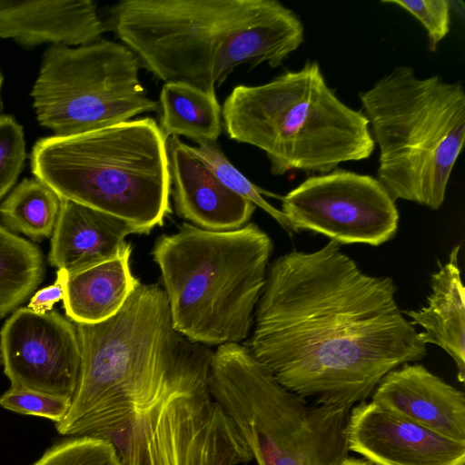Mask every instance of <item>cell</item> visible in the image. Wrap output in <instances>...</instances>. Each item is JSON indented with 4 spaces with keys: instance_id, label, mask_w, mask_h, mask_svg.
Here are the masks:
<instances>
[{
    "instance_id": "24",
    "label": "cell",
    "mask_w": 465,
    "mask_h": 465,
    "mask_svg": "<svg viewBox=\"0 0 465 465\" xmlns=\"http://www.w3.org/2000/svg\"><path fill=\"white\" fill-rule=\"evenodd\" d=\"M34 465H122V462L110 441L83 435L54 445Z\"/></svg>"
},
{
    "instance_id": "17",
    "label": "cell",
    "mask_w": 465,
    "mask_h": 465,
    "mask_svg": "<svg viewBox=\"0 0 465 465\" xmlns=\"http://www.w3.org/2000/svg\"><path fill=\"white\" fill-rule=\"evenodd\" d=\"M133 233L140 234L128 223L62 198L48 260L70 275L120 255L131 246L125 237Z\"/></svg>"
},
{
    "instance_id": "23",
    "label": "cell",
    "mask_w": 465,
    "mask_h": 465,
    "mask_svg": "<svg viewBox=\"0 0 465 465\" xmlns=\"http://www.w3.org/2000/svg\"><path fill=\"white\" fill-rule=\"evenodd\" d=\"M198 146L188 148L228 189L247 199L272 216L287 232L292 233L290 223L282 211L270 204L262 196L268 194L245 177L225 156L216 142H198Z\"/></svg>"
},
{
    "instance_id": "5",
    "label": "cell",
    "mask_w": 465,
    "mask_h": 465,
    "mask_svg": "<svg viewBox=\"0 0 465 465\" xmlns=\"http://www.w3.org/2000/svg\"><path fill=\"white\" fill-rule=\"evenodd\" d=\"M273 244L253 223L213 232L183 223L152 251L174 330L202 345L246 339L266 282Z\"/></svg>"
},
{
    "instance_id": "2",
    "label": "cell",
    "mask_w": 465,
    "mask_h": 465,
    "mask_svg": "<svg viewBox=\"0 0 465 465\" xmlns=\"http://www.w3.org/2000/svg\"><path fill=\"white\" fill-rule=\"evenodd\" d=\"M108 26L154 78L211 96L237 66L278 67L304 40L301 19L276 0H124Z\"/></svg>"
},
{
    "instance_id": "27",
    "label": "cell",
    "mask_w": 465,
    "mask_h": 465,
    "mask_svg": "<svg viewBox=\"0 0 465 465\" xmlns=\"http://www.w3.org/2000/svg\"><path fill=\"white\" fill-rule=\"evenodd\" d=\"M396 5L414 16L425 28L431 51L450 32V3L448 0H384Z\"/></svg>"
},
{
    "instance_id": "12",
    "label": "cell",
    "mask_w": 465,
    "mask_h": 465,
    "mask_svg": "<svg viewBox=\"0 0 465 465\" xmlns=\"http://www.w3.org/2000/svg\"><path fill=\"white\" fill-rule=\"evenodd\" d=\"M0 353L11 387L72 401L81 351L76 327L59 312L16 310L0 331Z\"/></svg>"
},
{
    "instance_id": "10",
    "label": "cell",
    "mask_w": 465,
    "mask_h": 465,
    "mask_svg": "<svg viewBox=\"0 0 465 465\" xmlns=\"http://www.w3.org/2000/svg\"><path fill=\"white\" fill-rule=\"evenodd\" d=\"M140 65L132 51L111 40L49 46L31 92L39 124L72 136L158 112L140 82Z\"/></svg>"
},
{
    "instance_id": "15",
    "label": "cell",
    "mask_w": 465,
    "mask_h": 465,
    "mask_svg": "<svg viewBox=\"0 0 465 465\" xmlns=\"http://www.w3.org/2000/svg\"><path fill=\"white\" fill-rule=\"evenodd\" d=\"M374 403L454 440L465 441V396L421 364L389 371L371 398Z\"/></svg>"
},
{
    "instance_id": "26",
    "label": "cell",
    "mask_w": 465,
    "mask_h": 465,
    "mask_svg": "<svg viewBox=\"0 0 465 465\" xmlns=\"http://www.w3.org/2000/svg\"><path fill=\"white\" fill-rule=\"evenodd\" d=\"M70 400L38 391L10 387L0 396V406L4 409L25 414L39 416L59 423L71 406Z\"/></svg>"
},
{
    "instance_id": "7",
    "label": "cell",
    "mask_w": 465,
    "mask_h": 465,
    "mask_svg": "<svg viewBox=\"0 0 465 465\" xmlns=\"http://www.w3.org/2000/svg\"><path fill=\"white\" fill-rule=\"evenodd\" d=\"M359 97L380 149L378 181L394 201L439 209L465 141L461 84L397 65Z\"/></svg>"
},
{
    "instance_id": "6",
    "label": "cell",
    "mask_w": 465,
    "mask_h": 465,
    "mask_svg": "<svg viewBox=\"0 0 465 465\" xmlns=\"http://www.w3.org/2000/svg\"><path fill=\"white\" fill-rule=\"evenodd\" d=\"M166 139L152 117L77 135H53L35 143L31 169L61 198L147 234L171 212Z\"/></svg>"
},
{
    "instance_id": "22",
    "label": "cell",
    "mask_w": 465,
    "mask_h": 465,
    "mask_svg": "<svg viewBox=\"0 0 465 465\" xmlns=\"http://www.w3.org/2000/svg\"><path fill=\"white\" fill-rule=\"evenodd\" d=\"M62 198L38 179H24L0 205V217L6 229L21 232L33 241L52 236L60 213Z\"/></svg>"
},
{
    "instance_id": "4",
    "label": "cell",
    "mask_w": 465,
    "mask_h": 465,
    "mask_svg": "<svg viewBox=\"0 0 465 465\" xmlns=\"http://www.w3.org/2000/svg\"><path fill=\"white\" fill-rule=\"evenodd\" d=\"M222 116L228 136L262 149L274 175L326 173L375 148L367 116L338 98L316 61L263 84L235 86Z\"/></svg>"
},
{
    "instance_id": "21",
    "label": "cell",
    "mask_w": 465,
    "mask_h": 465,
    "mask_svg": "<svg viewBox=\"0 0 465 465\" xmlns=\"http://www.w3.org/2000/svg\"><path fill=\"white\" fill-rule=\"evenodd\" d=\"M44 274L39 248L0 225V318L23 303Z\"/></svg>"
},
{
    "instance_id": "8",
    "label": "cell",
    "mask_w": 465,
    "mask_h": 465,
    "mask_svg": "<svg viewBox=\"0 0 465 465\" xmlns=\"http://www.w3.org/2000/svg\"><path fill=\"white\" fill-rule=\"evenodd\" d=\"M208 387L258 465H337L348 457L351 406L308 405L283 388L244 345L217 347Z\"/></svg>"
},
{
    "instance_id": "25",
    "label": "cell",
    "mask_w": 465,
    "mask_h": 465,
    "mask_svg": "<svg viewBox=\"0 0 465 465\" xmlns=\"http://www.w3.org/2000/svg\"><path fill=\"white\" fill-rule=\"evenodd\" d=\"M25 160L22 126L10 115H0V200L14 186Z\"/></svg>"
},
{
    "instance_id": "19",
    "label": "cell",
    "mask_w": 465,
    "mask_h": 465,
    "mask_svg": "<svg viewBox=\"0 0 465 465\" xmlns=\"http://www.w3.org/2000/svg\"><path fill=\"white\" fill-rule=\"evenodd\" d=\"M132 245L120 255L67 275L63 306L77 323H98L116 314L141 283L130 269Z\"/></svg>"
},
{
    "instance_id": "20",
    "label": "cell",
    "mask_w": 465,
    "mask_h": 465,
    "mask_svg": "<svg viewBox=\"0 0 465 465\" xmlns=\"http://www.w3.org/2000/svg\"><path fill=\"white\" fill-rule=\"evenodd\" d=\"M160 128L166 137L183 135L216 142L222 132V107L216 96L183 83H164L159 97Z\"/></svg>"
},
{
    "instance_id": "11",
    "label": "cell",
    "mask_w": 465,
    "mask_h": 465,
    "mask_svg": "<svg viewBox=\"0 0 465 465\" xmlns=\"http://www.w3.org/2000/svg\"><path fill=\"white\" fill-rule=\"evenodd\" d=\"M281 211L292 232L321 233L339 244L385 243L400 218L377 178L339 168L305 179L282 197Z\"/></svg>"
},
{
    "instance_id": "1",
    "label": "cell",
    "mask_w": 465,
    "mask_h": 465,
    "mask_svg": "<svg viewBox=\"0 0 465 465\" xmlns=\"http://www.w3.org/2000/svg\"><path fill=\"white\" fill-rule=\"evenodd\" d=\"M391 277L371 276L334 241L269 266L244 346L289 391L353 406L382 378L427 353Z\"/></svg>"
},
{
    "instance_id": "18",
    "label": "cell",
    "mask_w": 465,
    "mask_h": 465,
    "mask_svg": "<svg viewBox=\"0 0 465 465\" xmlns=\"http://www.w3.org/2000/svg\"><path fill=\"white\" fill-rule=\"evenodd\" d=\"M455 246L448 262H439V271L431 275V292L427 305L418 311L404 312L412 325L424 329L419 332L426 345L432 343L443 349L455 361L458 380H465V289L461 281Z\"/></svg>"
},
{
    "instance_id": "9",
    "label": "cell",
    "mask_w": 465,
    "mask_h": 465,
    "mask_svg": "<svg viewBox=\"0 0 465 465\" xmlns=\"http://www.w3.org/2000/svg\"><path fill=\"white\" fill-rule=\"evenodd\" d=\"M213 351L195 343L151 404L90 433L114 447L122 465H240L252 460L208 387Z\"/></svg>"
},
{
    "instance_id": "29",
    "label": "cell",
    "mask_w": 465,
    "mask_h": 465,
    "mask_svg": "<svg viewBox=\"0 0 465 465\" xmlns=\"http://www.w3.org/2000/svg\"><path fill=\"white\" fill-rule=\"evenodd\" d=\"M337 465H376L365 459H357L352 457H347L343 459Z\"/></svg>"
},
{
    "instance_id": "14",
    "label": "cell",
    "mask_w": 465,
    "mask_h": 465,
    "mask_svg": "<svg viewBox=\"0 0 465 465\" xmlns=\"http://www.w3.org/2000/svg\"><path fill=\"white\" fill-rule=\"evenodd\" d=\"M171 194L176 213L193 225L213 232L245 226L255 205L224 184L178 136L166 139Z\"/></svg>"
},
{
    "instance_id": "30",
    "label": "cell",
    "mask_w": 465,
    "mask_h": 465,
    "mask_svg": "<svg viewBox=\"0 0 465 465\" xmlns=\"http://www.w3.org/2000/svg\"><path fill=\"white\" fill-rule=\"evenodd\" d=\"M3 80H4V78H3V75H2V74L0 72V91H1V86H2ZM0 108H1V96H0Z\"/></svg>"
},
{
    "instance_id": "28",
    "label": "cell",
    "mask_w": 465,
    "mask_h": 465,
    "mask_svg": "<svg viewBox=\"0 0 465 465\" xmlns=\"http://www.w3.org/2000/svg\"><path fill=\"white\" fill-rule=\"evenodd\" d=\"M67 275L64 271L57 270L54 282L36 292L27 308L40 314L51 312L54 305L64 299Z\"/></svg>"
},
{
    "instance_id": "16",
    "label": "cell",
    "mask_w": 465,
    "mask_h": 465,
    "mask_svg": "<svg viewBox=\"0 0 465 465\" xmlns=\"http://www.w3.org/2000/svg\"><path fill=\"white\" fill-rule=\"evenodd\" d=\"M105 29L90 0L0 1V37L25 45H84Z\"/></svg>"
},
{
    "instance_id": "13",
    "label": "cell",
    "mask_w": 465,
    "mask_h": 465,
    "mask_svg": "<svg viewBox=\"0 0 465 465\" xmlns=\"http://www.w3.org/2000/svg\"><path fill=\"white\" fill-rule=\"evenodd\" d=\"M348 450L376 465H465V441L442 435L373 401L353 407Z\"/></svg>"
},
{
    "instance_id": "3",
    "label": "cell",
    "mask_w": 465,
    "mask_h": 465,
    "mask_svg": "<svg viewBox=\"0 0 465 465\" xmlns=\"http://www.w3.org/2000/svg\"><path fill=\"white\" fill-rule=\"evenodd\" d=\"M81 365L68 412L55 424L65 436L89 435L154 401L194 342L172 323L166 294L140 283L120 311L93 324H75Z\"/></svg>"
}]
</instances>
